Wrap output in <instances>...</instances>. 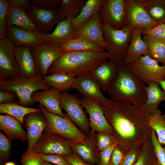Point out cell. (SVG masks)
<instances>
[{"label":"cell","instance_id":"6da1fadb","mask_svg":"<svg viewBox=\"0 0 165 165\" xmlns=\"http://www.w3.org/2000/svg\"><path fill=\"white\" fill-rule=\"evenodd\" d=\"M104 113L124 153L133 147H141L150 137L151 114L142 105L130 100L112 101Z\"/></svg>","mask_w":165,"mask_h":165},{"label":"cell","instance_id":"7a4b0ae2","mask_svg":"<svg viewBox=\"0 0 165 165\" xmlns=\"http://www.w3.org/2000/svg\"><path fill=\"white\" fill-rule=\"evenodd\" d=\"M108 57V51L65 52L52 63L48 69L47 74L64 73L75 78L88 73L106 62Z\"/></svg>","mask_w":165,"mask_h":165},{"label":"cell","instance_id":"3957f363","mask_svg":"<svg viewBox=\"0 0 165 165\" xmlns=\"http://www.w3.org/2000/svg\"><path fill=\"white\" fill-rule=\"evenodd\" d=\"M118 74L107 92L112 101L130 100L144 104L147 96L145 84L134 75L123 61L118 64Z\"/></svg>","mask_w":165,"mask_h":165},{"label":"cell","instance_id":"277c9868","mask_svg":"<svg viewBox=\"0 0 165 165\" xmlns=\"http://www.w3.org/2000/svg\"><path fill=\"white\" fill-rule=\"evenodd\" d=\"M42 76L26 79L20 77L0 82V89L13 92L16 94L18 103L28 107L33 105V94L39 90H46L52 88L43 80Z\"/></svg>","mask_w":165,"mask_h":165},{"label":"cell","instance_id":"5b68a950","mask_svg":"<svg viewBox=\"0 0 165 165\" xmlns=\"http://www.w3.org/2000/svg\"><path fill=\"white\" fill-rule=\"evenodd\" d=\"M104 38L109 53V61L118 64L124 61L132 37L133 29L127 26L122 30L115 29L109 25L102 24Z\"/></svg>","mask_w":165,"mask_h":165},{"label":"cell","instance_id":"8992f818","mask_svg":"<svg viewBox=\"0 0 165 165\" xmlns=\"http://www.w3.org/2000/svg\"><path fill=\"white\" fill-rule=\"evenodd\" d=\"M38 107L47 121L45 131L57 134L74 142L81 141L87 137V135L75 125L66 113L63 117L50 113L41 104Z\"/></svg>","mask_w":165,"mask_h":165},{"label":"cell","instance_id":"52a82bcc","mask_svg":"<svg viewBox=\"0 0 165 165\" xmlns=\"http://www.w3.org/2000/svg\"><path fill=\"white\" fill-rule=\"evenodd\" d=\"M158 63L148 55L141 56L126 65L142 81L148 85L153 81L165 79V65L161 66Z\"/></svg>","mask_w":165,"mask_h":165},{"label":"cell","instance_id":"ba28073f","mask_svg":"<svg viewBox=\"0 0 165 165\" xmlns=\"http://www.w3.org/2000/svg\"><path fill=\"white\" fill-rule=\"evenodd\" d=\"M102 24L122 30L128 25L127 11L124 0H106L98 12Z\"/></svg>","mask_w":165,"mask_h":165},{"label":"cell","instance_id":"9c48e42d","mask_svg":"<svg viewBox=\"0 0 165 165\" xmlns=\"http://www.w3.org/2000/svg\"><path fill=\"white\" fill-rule=\"evenodd\" d=\"M62 109L65 110L70 119L86 135L91 131L89 119L80 103V99L67 91L62 92L60 102Z\"/></svg>","mask_w":165,"mask_h":165},{"label":"cell","instance_id":"30bf717a","mask_svg":"<svg viewBox=\"0 0 165 165\" xmlns=\"http://www.w3.org/2000/svg\"><path fill=\"white\" fill-rule=\"evenodd\" d=\"M73 141L56 134L43 132L31 151L38 154L71 155Z\"/></svg>","mask_w":165,"mask_h":165},{"label":"cell","instance_id":"8fae6325","mask_svg":"<svg viewBox=\"0 0 165 165\" xmlns=\"http://www.w3.org/2000/svg\"><path fill=\"white\" fill-rule=\"evenodd\" d=\"M33 22L42 32H48L65 19L64 13L57 9H50L32 4L25 9Z\"/></svg>","mask_w":165,"mask_h":165},{"label":"cell","instance_id":"7c38bea8","mask_svg":"<svg viewBox=\"0 0 165 165\" xmlns=\"http://www.w3.org/2000/svg\"><path fill=\"white\" fill-rule=\"evenodd\" d=\"M16 46L7 38L0 39V82L20 77L15 54Z\"/></svg>","mask_w":165,"mask_h":165},{"label":"cell","instance_id":"4fadbf2b","mask_svg":"<svg viewBox=\"0 0 165 165\" xmlns=\"http://www.w3.org/2000/svg\"><path fill=\"white\" fill-rule=\"evenodd\" d=\"M80 101L89 116L91 130L113 136L112 128L105 117L103 105L96 100L84 96L81 97Z\"/></svg>","mask_w":165,"mask_h":165},{"label":"cell","instance_id":"5bb4252c","mask_svg":"<svg viewBox=\"0 0 165 165\" xmlns=\"http://www.w3.org/2000/svg\"><path fill=\"white\" fill-rule=\"evenodd\" d=\"M30 48L36 65L42 76L47 75L52 63L64 53L58 44L34 45Z\"/></svg>","mask_w":165,"mask_h":165},{"label":"cell","instance_id":"9a60e30c","mask_svg":"<svg viewBox=\"0 0 165 165\" xmlns=\"http://www.w3.org/2000/svg\"><path fill=\"white\" fill-rule=\"evenodd\" d=\"M128 19L127 26L151 29L159 24L154 20L146 10L141 0H124Z\"/></svg>","mask_w":165,"mask_h":165},{"label":"cell","instance_id":"2e32d148","mask_svg":"<svg viewBox=\"0 0 165 165\" xmlns=\"http://www.w3.org/2000/svg\"><path fill=\"white\" fill-rule=\"evenodd\" d=\"M72 88L76 89L84 97L98 101L105 108L108 107L112 102L104 95L98 84L89 73L74 78Z\"/></svg>","mask_w":165,"mask_h":165},{"label":"cell","instance_id":"e0dca14e","mask_svg":"<svg viewBox=\"0 0 165 165\" xmlns=\"http://www.w3.org/2000/svg\"><path fill=\"white\" fill-rule=\"evenodd\" d=\"M102 25L98 13L85 25L73 31L68 41L79 38H86L95 42L108 51L103 35Z\"/></svg>","mask_w":165,"mask_h":165},{"label":"cell","instance_id":"ac0fdd59","mask_svg":"<svg viewBox=\"0 0 165 165\" xmlns=\"http://www.w3.org/2000/svg\"><path fill=\"white\" fill-rule=\"evenodd\" d=\"M27 129L28 147L25 152H31L40 138L47 125L46 119L41 111L26 115L24 117Z\"/></svg>","mask_w":165,"mask_h":165},{"label":"cell","instance_id":"d6986e66","mask_svg":"<svg viewBox=\"0 0 165 165\" xmlns=\"http://www.w3.org/2000/svg\"><path fill=\"white\" fill-rule=\"evenodd\" d=\"M96 132L91 130L86 138L80 142H73L71 148L85 163L98 165L99 152L96 145Z\"/></svg>","mask_w":165,"mask_h":165},{"label":"cell","instance_id":"ffe728a7","mask_svg":"<svg viewBox=\"0 0 165 165\" xmlns=\"http://www.w3.org/2000/svg\"><path fill=\"white\" fill-rule=\"evenodd\" d=\"M6 38L12 40L16 47L44 44L42 40L45 33L14 26L6 28Z\"/></svg>","mask_w":165,"mask_h":165},{"label":"cell","instance_id":"44dd1931","mask_svg":"<svg viewBox=\"0 0 165 165\" xmlns=\"http://www.w3.org/2000/svg\"><path fill=\"white\" fill-rule=\"evenodd\" d=\"M15 54L19 66L20 77L29 79L42 76L36 65L30 46L16 47Z\"/></svg>","mask_w":165,"mask_h":165},{"label":"cell","instance_id":"7402d4cb","mask_svg":"<svg viewBox=\"0 0 165 165\" xmlns=\"http://www.w3.org/2000/svg\"><path fill=\"white\" fill-rule=\"evenodd\" d=\"M62 92L54 89L36 91L32 95V99L43 105L50 113L64 117V114L60 107Z\"/></svg>","mask_w":165,"mask_h":165},{"label":"cell","instance_id":"603a6c76","mask_svg":"<svg viewBox=\"0 0 165 165\" xmlns=\"http://www.w3.org/2000/svg\"><path fill=\"white\" fill-rule=\"evenodd\" d=\"M14 25L28 30L41 32L25 9L10 3L6 14V28Z\"/></svg>","mask_w":165,"mask_h":165},{"label":"cell","instance_id":"cb8c5ba5","mask_svg":"<svg viewBox=\"0 0 165 165\" xmlns=\"http://www.w3.org/2000/svg\"><path fill=\"white\" fill-rule=\"evenodd\" d=\"M89 73L98 83L101 89L104 91H106L117 76V64L110 61L106 62Z\"/></svg>","mask_w":165,"mask_h":165},{"label":"cell","instance_id":"d4e9b609","mask_svg":"<svg viewBox=\"0 0 165 165\" xmlns=\"http://www.w3.org/2000/svg\"><path fill=\"white\" fill-rule=\"evenodd\" d=\"M143 28L136 27L132 31L131 40L127 50V54L123 61L127 64L135 60L139 57L148 55V47L141 38Z\"/></svg>","mask_w":165,"mask_h":165},{"label":"cell","instance_id":"484cf974","mask_svg":"<svg viewBox=\"0 0 165 165\" xmlns=\"http://www.w3.org/2000/svg\"><path fill=\"white\" fill-rule=\"evenodd\" d=\"M21 123L7 115H0V129L11 141L20 139L22 142L28 140L27 133L23 129Z\"/></svg>","mask_w":165,"mask_h":165},{"label":"cell","instance_id":"4316f807","mask_svg":"<svg viewBox=\"0 0 165 165\" xmlns=\"http://www.w3.org/2000/svg\"><path fill=\"white\" fill-rule=\"evenodd\" d=\"M72 20L68 18L59 22L53 32L50 34L46 33L44 36L42 40L44 44H59L68 41L73 32L71 26Z\"/></svg>","mask_w":165,"mask_h":165},{"label":"cell","instance_id":"83f0119b","mask_svg":"<svg viewBox=\"0 0 165 165\" xmlns=\"http://www.w3.org/2000/svg\"><path fill=\"white\" fill-rule=\"evenodd\" d=\"M106 0H88L86 2L80 13L71 22L73 31L87 23L98 13L101 7Z\"/></svg>","mask_w":165,"mask_h":165},{"label":"cell","instance_id":"f1b7e54d","mask_svg":"<svg viewBox=\"0 0 165 165\" xmlns=\"http://www.w3.org/2000/svg\"><path fill=\"white\" fill-rule=\"evenodd\" d=\"M146 91L147 100L142 105L152 115L159 110V104L165 101V92L161 89L156 81H153L148 84L146 87Z\"/></svg>","mask_w":165,"mask_h":165},{"label":"cell","instance_id":"f546056e","mask_svg":"<svg viewBox=\"0 0 165 165\" xmlns=\"http://www.w3.org/2000/svg\"><path fill=\"white\" fill-rule=\"evenodd\" d=\"M64 52L71 51L100 52L105 51L102 47L90 40L77 38L58 44Z\"/></svg>","mask_w":165,"mask_h":165},{"label":"cell","instance_id":"4dcf8cb0","mask_svg":"<svg viewBox=\"0 0 165 165\" xmlns=\"http://www.w3.org/2000/svg\"><path fill=\"white\" fill-rule=\"evenodd\" d=\"M42 79L51 88L63 92L72 88L74 78L66 73L56 72L43 76Z\"/></svg>","mask_w":165,"mask_h":165},{"label":"cell","instance_id":"1f68e13d","mask_svg":"<svg viewBox=\"0 0 165 165\" xmlns=\"http://www.w3.org/2000/svg\"><path fill=\"white\" fill-rule=\"evenodd\" d=\"M142 39L147 45L150 57L165 65V39L148 35H144Z\"/></svg>","mask_w":165,"mask_h":165},{"label":"cell","instance_id":"d6a6232c","mask_svg":"<svg viewBox=\"0 0 165 165\" xmlns=\"http://www.w3.org/2000/svg\"><path fill=\"white\" fill-rule=\"evenodd\" d=\"M40 108L22 106L18 103L0 104V113L10 116L19 120L24 127V119L27 114L40 111Z\"/></svg>","mask_w":165,"mask_h":165},{"label":"cell","instance_id":"836d02e7","mask_svg":"<svg viewBox=\"0 0 165 165\" xmlns=\"http://www.w3.org/2000/svg\"><path fill=\"white\" fill-rule=\"evenodd\" d=\"M150 16L159 24L165 23V0H141Z\"/></svg>","mask_w":165,"mask_h":165},{"label":"cell","instance_id":"e575fe53","mask_svg":"<svg viewBox=\"0 0 165 165\" xmlns=\"http://www.w3.org/2000/svg\"><path fill=\"white\" fill-rule=\"evenodd\" d=\"M138 159L135 165H160L149 138L143 145Z\"/></svg>","mask_w":165,"mask_h":165},{"label":"cell","instance_id":"d590c367","mask_svg":"<svg viewBox=\"0 0 165 165\" xmlns=\"http://www.w3.org/2000/svg\"><path fill=\"white\" fill-rule=\"evenodd\" d=\"M87 0H62L58 9L63 12L65 19L75 18L80 13Z\"/></svg>","mask_w":165,"mask_h":165},{"label":"cell","instance_id":"8d00e7d4","mask_svg":"<svg viewBox=\"0 0 165 165\" xmlns=\"http://www.w3.org/2000/svg\"><path fill=\"white\" fill-rule=\"evenodd\" d=\"M149 125L156 132L160 143L165 145V114H162L159 110L155 114L151 115Z\"/></svg>","mask_w":165,"mask_h":165},{"label":"cell","instance_id":"74e56055","mask_svg":"<svg viewBox=\"0 0 165 165\" xmlns=\"http://www.w3.org/2000/svg\"><path fill=\"white\" fill-rule=\"evenodd\" d=\"M11 141L2 133H0V164L3 165L10 156Z\"/></svg>","mask_w":165,"mask_h":165},{"label":"cell","instance_id":"f35d334b","mask_svg":"<svg viewBox=\"0 0 165 165\" xmlns=\"http://www.w3.org/2000/svg\"><path fill=\"white\" fill-rule=\"evenodd\" d=\"M96 145L100 152L112 145L117 144L113 135L103 132L96 133Z\"/></svg>","mask_w":165,"mask_h":165},{"label":"cell","instance_id":"ab89813d","mask_svg":"<svg viewBox=\"0 0 165 165\" xmlns=\"http://www.w3.org/2000/svg\"><path fill=\"white\" fill-rule=\"evenodd\" d=\"M151 138L154 152L160 165H165V147L159 142L154 130L151 127Z\"/></svg>","mask_w":165,"mask_h":165},{"label":"cell","instance_id":"60d3db41","mask_svg":"<svg viewBox=\"0 0 165 165\" xmlns=\"http://www.w3.org/2000/svg\"><path fill=\"white\" fill-rule=\"evenodd\" d=\"M9 0H0V39L6 38V14Z\"/></svg>","mask_w":165,"mask_h":165},{"label":"cell","instance_id":"b9f144b4","mask_svg":"<svg viewBox=\"0 0 165 165\" xmlns=\"http://www.w3.org/2000/svg\"><path fill=\"white\" fill-rule=\"evenodd\" d=\"M20 162L21 165H45V162L39 154L32 151L22 155Z\"/></svg>","mask_w":165,"mask_h":165},{"label":"cell","instance_id":"7bdbcfd3","mask_svg":"<svg viewBox=\"0 0 165 165\" xmlns=\"http://www.w3.org/2000/svg\"><path fill=\"white\" fill-rule=\"evenodd\" d=\"M141 147H133L125 153L122 165H135L140 155Z\"/></svg>","mask_w":165,"mask_h":165},{"label":"cell","instance_id":"ee69618b","mask_svg":"<svg viewBox=\"0 0 165 165\" xmlns=\"http://www.w3.org/2000/svg\"><path fill=\"white\" fill-rule=\"evenodd\" d=\"M142 34L151 35L158 38L165 39V23L159 24L151 29L143 28Z\"/></svg>","mask_w":165,"mask_h":165},{"label":"cell","instance_id":"f6af8a7d","mask_svg":"<svg viewBox=\"0 0 165 165\" xmlns=\"http://www.w3.org/2000/svg\"><path fill=\"white\" fill-rule=\"evenodd\" d=\"M45 161L55 165H71L64 158V156L58 154H38Z\"/></svg>","mask_w":165,"mask_h":165},{"label":"cell","instance_id":"bcb514c9","mask_svg":"<svg viewBox=\"0 0 165 165\" xmlns=\"http://www.w3.org/2000/svg\"><path fill=\"white\" fill-rule=\"evenodd\" d=\"M117 145L111 146L99 152L98 165H109L112 153Z\"/></svg>","mask_w":165,"mask_h":165},{"label":"cell","instance_id":"7dc6e473","mask_svg":"<svg viewBox=\"0 0 165 165\" xmlns=\"http://www.w3.org/2000/svg\"><path fill=\"white\" fill-rule=\"evenodd\" d=\"M124 156L125 153L117 145L112 153L109 165H122Z\"/></svg>","mask_w":165,"mask_h":165},{"label":"cell","instance_id":"c3c4849f","mask_svg":"<svg viewBox=\"0 0 165 165\" xmlns=\"http://www.w3.org/2000/svg\"><path fill=\"white\" fill-rule=\"evenodd\" d=\"M18 103V99L15 93L0 89V104Z\"/></svg>","mask_w":165,"mask_h":165},{"label":"cell","instance_id":"681fc988","mask_svg":"<svg viewBox=\"0 0 165 165\" xmlns=\"http://www.w3.org/2000/svg\"><path fill=\"white\" fill-rule=\"evenodd\" d=\"M32 4L42 7L55 9L60 7L61 4L62 0H32Z\"/></svg>","mask_w":165,"mask_h":165},{"label":"cell","instance_id":"f907efd6","mask_svg":"<svg viewBox=\"0 0 165 165\" xmlns=\"http://www.w3.org/2000/svg\"><path fill=\"white\" fill-rule=\"evenodd\" d=\"M64 156L67 162L71 165H89L75 152H73L71 155Z\"/></svg>","mask_w":165,"mask_h":165},{"label":"cell","instance_id":"816d5d0a","mask_svg":"<svg viewBox=\"0 0 165 165\" xmlns=\"http://www.w3.org/2000/svg\"><path fill=\"white\" fill-rule=\"evenodd\" d=\"M11 4L22 7L25 9L32 4L31 1L29 0H9Z\"/></svg>","mask_w":165,"mask_h":165},{"label":"cell","instance_id":"f5cc1de1","mask_svg":"<svg viewBox=\"0 0 165 165\" xmlns=\"http://www.w3.org/2000/svg\"><path fill=\"white\" fill-rule=\"evenodd\" d=\"M156 82L163 89L165 92V79H159Z\"/></svg>","mask_w":165,"mask_h":165},{"label":"cell","instance_id":"db71d44e","mask_svg":"<svg viewBox=\"0 0 165 165\" xmlns=\"http://www.w3.org/2000/svg\"><path fill=\"white\" fill-rule=\"evenodd\" d=\"M4 165H16V164L12 162H8L6 163Z\"/></svg>","mask_w":165,"mask_h":165},{"label":"cell","instance_id":"11a10c76","mask_svg":"<svg viewBox=\"0 0 165 165\" xmlns=\"http://www.w3.org/2000/svg\"><path fill=\"white\" fill-rule=\"evenodd\" d=\"M45 165H55L53 164L48 162H45Z\"/></svg>","mask_w":165,"mask_h":165},{"label":"cell","instance_id":"9f6ffc18","mask_svg":"<svg viewBox=\"0 0 165 165\" xmlns=\"http://www.w3.org/2000/svg\"><path fill=\"white\" fill-rule=\"evenodd\" d=\"M89 165H93L92 164H88Z\"/></svg>","mask_w":165,"mask_h":165}]
</instances>
